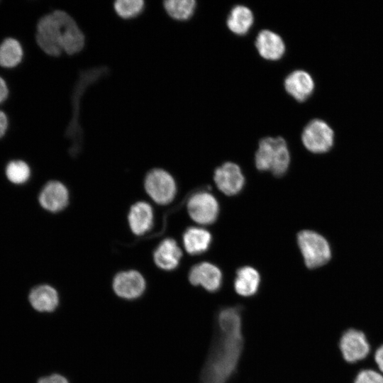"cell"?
Masks as SVG:
<instances>
[{
    "instance_id": "obj_1",
    "label": "cell",
    "mask_w": 383,
    "mask_h": 383,
    "mask_svg": "<svg viewBox=\"0 0 383 383\" xmlns=\"http://www.w3.org/2000/svg\"><path fill=\"white\" fill-rule=\"evenodd\" d=\"M243 306L221 308L213 338L202 367L200 383H228L236 373L244 348Z\"/></svg>"
},
{
    "instance_id": "obj_2",
    "label": "cell",
    "mask_w": 383,
    "mask_h": 383,
    "mask_svg": "<svg viewBox=\"0 0 383 383\" xmlns=\"http://www.w3.org/2000/svg\"><path fill=\"white\" fill-rule=\"evenodd\" d=\"M36 41L48 55L59 56L80 52L84 45V35L75 21L67 12L56 10L43 16L37 25Z\"/></svg>"
},
{
    "instance_id": "obj_3",
    "label": "cell",
    "mask_w": 383,
    "mask_h": 383,
    "mask_svg": "<svg viewBox=\"0 0 383 383\" xmlns=\"http://www.w3.org/2000/svg\"><path fill=\"white\" fill-rule=\"evenodd\" d=\"M290 163V153L286 140L280 137H265L258 144L255 164L260 171H270L277 177L283 176Z\"/></svg>"
},
{
    "instance_id": "obj_4",
    "label": "cell",
    "mask_w": 383,
    "mask_h": 383,
    "mask_svg": "<svg viewBox=\"0 0 383 383\" xmlns=\"http://www.w3.org/2000/svg\"><path fill=\"white\" fill-rule=\"evenodd\" d=\"M297 242L306 266L315 269L326 265L331 257V249L327 240L311 230H304L297 235Z\"/></svg>"
},
{
    "instance_id": "obj_5",
    "label": "cell",
    "mask_w": 383,
    "mask_h": 383,
    "mask_svg": "<svg viewBox=\"0 0 383 383\" xmlns=\"http://www.w3.org/2000/svg\"><path fill=\"white\" fill-rule=\"evenodd\" d=\"M304 146L313 153H324L333 146L334 131L323 120H311L304 127L301 133Z\"/></svg>"
},
{
    "instance_id": "obj_6",
    "label": "cell",
    "mask_w": 383,
    "mask_h": 383,
    "mask_svg": "<svg viewBox=\"0 0 383 383\" xmlns=\"http://www.w3.org/2000/svg\"><path fill=\"white\" fill-rule=\"evenodd\" d=\"M145 188L152 199L162 205L170 203L177 191L172 175L162 169H154L148 173L145 179Z\"/></svg>"
},
{
    "instance_id": "obj_7",
    "label": "cell",
    "mask_w": 383,
    "mask_h": 383,
    "mask_svg": "<svg viewBox=\"0 0 383 383\" xmlns=\"http://www.w3.org/2000/svg\"><path fill=\"white\" fill-rule=\"evenodd\" d=\"M187 211L195 222L201 225L213 223L219 211L216 198L207 192H199L191 196L187 201Z\"/></svg>"
},
{
    "instance_id": "obj_8",
    "label": "cell",
    "mask_w": 383,
    "mask_h": 383,
    "mask_svg": "<svg viewBox=\"0 0 383 383\" xmlns=\"http://www.w3.org/2000/svg\"><path fill=\"white\" fill-rule=\"evenodd\" d=\"M213 179L218 189L228 196L238 194L245 184L241 169L231 162H225L216 168Z\"/></svg>"
},
{
    "instance_id": "obj_9",
    "label": "cell",
    "mask_w": 383,
    "mask_h": 383,
    "mask_svg": "<svg viewBox=\"0 0 383 383\" xmlns=\"http://www.w3.org/2000/svg\"><path fill=\"white\" fill-rule=\"evenodd\" d=\"M112 285L116 294L125 299H137L145 289L144 277L135 270L119 272L113 278Z\"/></svg>"
},
{
    "instance_id": "obj_10",
    "label": "cell",
    "mask_w": 383,
    "mask_h": 383,
    "mask_svg": "<svg viewBox=\"0 0 383 383\" xmlns=\"http://www.w3.org/2000/svg\"><path fill=\"white\" fill-rule=\"evenodd\" d=\"M188 278L192 285L201 286L211 293L218 291L223 282V276L219 268L207 262L194 265L189 271Z\"/></svg>"
},
{
    "instance_id": "obj_11",
    "label": "cell",
    "mask_w": 383,
    "mask_h": 383,
    "mask_svg": "<svg viewBox=\"0 0 383 383\" xmlns=\"http://www.w3.org/2000/svg\"><path fill=\"white\" fill-rule=\"evenodd\" d=\"M255 46L259 55L267 60H278L282 57L286 51V45L282 38L269 29H263L257 33Z\"/></svg>"
},
{
    "instance_id": "obj_12",
    "label": "cell",
    "mask_w": 383,
    "mask_h": 383,
    "mask_svg": "<svg viewBox=\"0 0 383 383\" xmlns=\"http://www.w3.org/2000/svg\"><path fill=\"white\" fill-rule=\"evenodd\" d=\"M340 348L345 360L350 362L365 358L370 351L364 333L355 329H350L343 334Z\"/></svg>"
},
{
    "instance_id": "obj_13",
    "label": "cell",
    "mask_w": 383,
    "mask_h": 383,
    "mask_svg": "<svg viewBox=\"0 0 383 383\" xmlns=\"http://www.w3.org/2000/svg\"><path fill=\"white\" fill-rule=\"evenodd\" d=\"M284 87L295 100L302 102L313 92L315 82L308 72L304 70H296L286 77Z\"/></svg>"
},
{
    "instance_id": "obj_14",
    "label": "cell",
    "mask_w": 383,
    "mask_h": 383,
    "mask_svg": "<svg viewBox=\"0 0 383 383\" xmlns=\"http://www.w3.org/2000/svg\"><path fill=\"white\" fill-rule=\"evenodd\" d=\"M38 200L41 206L45 210L57 212L64 209L67 205L69 193L62 183L50 181L42 189Z\"/></svg>"
},
{
    "instance_id": "obj_15",
    "label": "cell",
    "mask_w": 383,
    "mask_h": 383,
    "mask_svg": "<svg viewBox=\"0 0 383 383\" xmlns=\"http://www.w3.org/2000/svg\"><path fill=\"white\" fill-rule=\"evenodd\" d=\"M56 289L48 284L35 286L28 294V301L33 309L43 313L54 311L59 304Z\"/></svg>"
},
{
    "instance_id": "obj_16",
    "label": "cell",
    "mask_w": 383,
    "mask_h": 383,
    "mask_svg": "<svg viewBox=\"0 0 383 383\" xmlns=\"http://www.w3.org/2000/svg\"><path fill=\"white\" fill-rule=\"evenodd\" d=\"M182 252L172 238H165L155 249L153 258L156 265L165 270H172L179 264Z\"/></svg>"
},
{
    "instance_id": "obj_17",
    "label": "cell",
    "mask_w": 383,
    "mask_h": 383,
    "mask_svg": "<svg viewBox=\"0 0 383 383\" xmlns=\"http://www.w3.org/2000/svg\"><path fill=\"white\" fill-rule=\"evenodd\" d=\"M128 223L134 234L137 235L145 234L152 226L153 212L152 207L144 201L134 204L128 213Z\"/></svg>"
},
{
    "instance_id": "obj_18",
    "label": "cell",
    "mask_w": 383,
    "mask_h": 383,
    "mask_svg": "<svg viewBox=\"0 0 383 383\" xmlns=\"http://www.w3.org/2000/svg\"><path fill=\"white\" fill-rule=\"evenodd\" d=\"M260 283L259 272L252 267L245 266L236 272L234 289L240 296L249 297L257 294Z\"/></svg>"
},
{
    "instance_id": "obj_19",
    "label": "cell",
    "mask_w": 383,
    "mask_h": 383,
    "mask_svg": "<svg viewBox=\"0 0 383 383\" xmlns=\"http://www.w3.org/2000/svg\"><path fill=\"white\" fill-rule=\"evenodd\" d=\"M254 23L253 13L250 8L244 5L233 6L226 19L228 28L234 34H246Z\"/></svg>"
},
{
    "instance_id": "obj_20",
    "label": "cell",
    "mask_w": 383,
    "mask_h": 383,
    "mask_svg": "<svg viewBox=\"0 0 383 383\" xmlns=\"http://www.w3.org/2000/svg\"><path fill=\"white\" fill-rule=\"evenodd\" d=\"M211 243V233L203 228H188L183 235V244L184 248L190 255H200L206 252Z\"/></svg>"
},
{
    "instance_id": "obj_21",
    "label": "cell",
    "mask_w": 383,
    "mask_h": 383,
    "mask_svg": "<svg viewBox=\"0 0 383 383\" xmlns=\"http://www.w3.org/2000/svg\"><path fill=\"white\" fill-rule=\"evenodd\" d=\"M23 57V49L18 40L6 38L0 45V65L11 68L20 63Z\"/></svg>"
},
{
    "instance_id": "obj_22",
    "label": "cell",
    "mask_w": 383,
    "mask_h": 383,
    "mask_svg": "<svg viewBox=\"0 0 383 383\" xmlns=\"http://www.w3.org/2000/svg\"><path fill=\"white\" fill-rule=\"evenodd\" d=\"M163 5L170 16L176 20L184 21L194 14L196 2L194 0H167Z\"/></svg>"
},
{
    "instance_id": "obj_23",
    "label": "cell",
    "mask_w": 383,
    "mask_h": 383,
    "mask_svg": "<svg viewBox=\"0 0 383 383\" xmlns=\"http://www.w3.org/2000/svg\"><path fill=\"white\" fill-rule=\"evenodd\" d=\"M6 175L11 182L22 184L30 178V169L24 161L13 160L6 165Z\"/></svg>"
},
{
    "instance_id": "obj_24",
    "label": "cell",
    "mask_w": 383,
    "mask_h": 383,
    "mask_svg": "<svg viewBox=\"0 0 383 383\" xmlns=\"http://www.w3.org/2000/svg\"><path fill=\"white\" fill-rule=\"evenodd\" d=\"M145 2L143 0H118L113 7L117 14L123 18L137 16L142 12Z\"/></svg>"
},
{
    "instance_id": "obj_25",
    "label": "cell",
    "mask_w": 383,
    "mask_h": 383,
    "mask_svg": "<svg viewBox=\"0 0 383 383\" xmlns=\"http://www.w3.org/2000/svg\"><path fill=\"white\" fill-rule=\"evenodd\" d=\"M355 383H383V377L374 370H365L358 374Z\"/></svg>"
},
{
    "instance_id": "obj_26",
    "label": "cell",
    "mask_w": 383,
    "mask_h": 383,
    "mask_svg": "<svg viewBox=\"0 0 383 383\" xmlns=\"http://www.w3.org/2000/svg\"><path fill=\"white\" fill-rule=\"evenodd\" d=\"M37 383H69L68 380L59 374H52L38 379Z\"/></svg>"
},
{
    "instance_id": "obj_27",
    "label": "cell",
    "mask_w": 383,
    "mask_h": 383,
    "mask_svg": "<svg viewBox=\"0 0 383 383\" xmlns=\"http://www.w3.org/2000/svg\"><path fill=\"white\" fill-rule=\"evenodd\" d=\"M8 127V119L6 114L0 111V138L6 133Z\"/></svg>"
},
{
    "instance_id": "obj_28",
    "label": "cell",
    "mask_w": 383,
    "mask_h": 383,
    "mask_svg": "<svg viewBox=\"0 0 383 383\" xmlns=\"http://www.w3.org/2000/svg\"><path fill=\"white\" fill-rule=\"evenodd\" d=\"M9 90L5 81L0 77V104L8 96Z\"/></svg>"
},
{
    "instance_id": "obj_29",
    "label": "cell",
    "mask_w": 383,
    "mask_h": 383,
    "mask_svg": "<svg viewBox=\"0 0 383 383\" xmlns=\"http://www.w3.org/2000/svg\"><path fill=\"white\" fill-rule=\"evenodd\" d=\"M374 358L379 370L383 372V345L378 348Z\"/></svg>"
}]
</instances>
